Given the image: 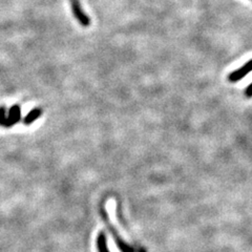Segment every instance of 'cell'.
Segmentation results:
<instances>
[{
    "label": "cell",
    "instance_id": "cell-1",
    "mask_svg": "<svg viewBox=\"0 0 252 252\" xmlns=\"http://www.w3.org/2000/svg\"><path fill=\"white\" fill-rule=\"evenodd\" d=\"M100 215H101V217H102V219H103V222L105 223L106 227L109 228L110 232L112 233L114 242H116V245H117V247L120 249V251H121V252H136L133 247L129 246L127 243H125L123 240H122V238L120 236L119 232L117 231V229L112 226V222L110 221L108 212H106V210L104 209L103 206H101V207H100Z\"/></svg>",
    "mask_w": 252,
    "mask_h": 252
},
{
    "label": "cell",
    "instance_id": "cell-2",
    "mask_svg": "<svg viewBox=\"0 0 252 252\" xmlns=\"http://www.w3.org/2000/svg\"><path fill=\"white\" fill-rule=\"evenodd\" d=\"M72 11L75 18L79 21L82 27H88L90 25V19L87 15L83 12L79 0H71Z\"/></svg>",
    "mask_w": 252,
    "mask_h": 252
},
{
    "label": "cell",
    "instance_id": "cell-3",
    "mask_svg": "<svg viewBox=\"0 0 252 252\" xmlns=\"http://www.w3.org/2000/svg\"><path fill=\"white\" fill-rule=\"evenodd\" d=\"M252 72V59L249 60L247 63L242 65L238 70H235L232 72L230 75L228 76V80L230 82H238L242 80L243 78H245L246 76Z\"/></svg>",
    "mask_w": 252,
    "mask_h": 252
},
{
    "label": "cell",
    "instance_id": "cell-4",
    "mask_svg": "<svg viewBox=\"0 0 252 252\" xmlns=\"http://www.w3.org/2000/svg\"><path fill=\"white\" fill-rule=\"evenodd\" d=\"M21 118V110L20 106L18 105H14L13 108H11L9 114H7V118L4 122L3 127H12L13 125H15L17 122L20 121Z\"/></svg>",
    "mask_w": 252,
    "mask_h": 252
},
{
    "label": "cell",
    "instance_id": "cell-5",
    "mask_svg": "<svg viewBox=\"0 0 252 252\" xmlns=\"http://www.w3.org/2000/svg\"><path fill=\"white\" fill-rule=\"evenodd\" d=\"M41 114H42V110L41 109L32 110L27 114L26 118L24 119V124L25 125H30L32 123H34V122L41 116Z\"/></svg>",
    "mask_w": 252,
    "mask_h": 252
},
{
    "label": "cell",
    "instance_id": "cell-6",
    "mask_svg": "<svg viewBox=\"0 0 252 252\" xmlns=\"http://www.w3.org/2000/svg\"><path fill=\"white\" fill-rule=\"evenodd\" d=\"M97 249L98 252H111L108 247V241L104 232H100L97 238Z\"/></svg>",
    "mask_w": 252,
    "mask_h": 252
},
{
    "label": "cell",
    "instance_id": "cell-7",
    "mask_svg": "<svg viewBox=\"0 0 252 252\" xmlns=\"http://www.w3.org/2000/svg\"><path fill=\"white\" fill-rule=\"evenodd\" d=\"M6 118H7L6 110L4 106H1V108H0V126H3Z\"/></svg>",
    "mask_w": 252,
    "mask_h": 252
},
{
    "label": "cell",
    "instance_id": "cell-8",
    "mask_svg": "<svg viewBox=\"0 0 252 252\" xmlns=\"http://www.w3.org/2000/svg\"><path fill=\"white\" fill-rule=\"evenodd\" d=\"M245 95L247 98H252V83L249 84V86L246 88Z\"/></svg>",
    "mask_w": 252,
    "mask_h": 252
}]
</instances>
